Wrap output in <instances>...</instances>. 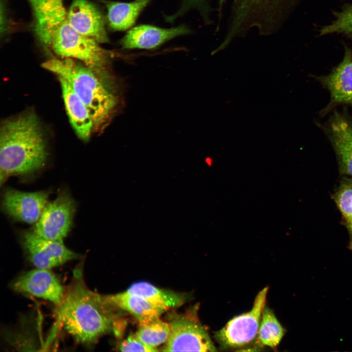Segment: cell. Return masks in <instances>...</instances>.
<instances>
[{"mask_svg": "<svg viewBox=\"0 0 352 352\" xmlns=\"http://www.w3.org/2000/svg\"><path fill=\"white\" fill-rule=\"evenodd\" d=\"M48 156L38 119L28 112L4 121L0 131V180L42 169Z\"/></svg>", "mask_w": 352, "mask_h": 352, "instance_id": "cell-1", "label": "cell"}, {"mask_svg": "<svg viewBox=\"0 0 352 352\" xmlns=\"http://www.w3.org/2000/svg\"><path fill=\"white\" fill-rule=\"evenodd\" d=\"M111 308L104 296L88 288L78 272L58 307V315L65 330L75 340L89 345L112 328Z\"/></svg>", "mask_w": 352, "mask_h": 352, "instance_id": "cell-2", "label": "cell"}, {"mask_svg": "<svg viewBox=\"0 0 352 352\" xmlns=\"http://www.w3.org/2000/svg\"><path fill=\"white\" fill-rule=\"evenodd\" d=\"M42 66L69 84L87 107L94 128L103 125L113 113L118 97L108 71H97L70 58H51Z\"/></svg>", "mask_w": 352, "mask_h": 352, "instance_id": "cell-3", "label": "cell"}, {"mask_svg": "<svg viewBox=\"0 0 352 352\" xmlns=\"http://www.w3.org/2000/svg\"><path fill=\"white\" fill-rule=\"evenodd\" d=\"M48 47L62 58H70L98 72L108 71L110 52L99 43L77 32L67 19L56 29Z\"/></svg>", "mask_w": 352, "mask_h": 352, "instance_id": "cell-4", "label": "cell"}, {"mask_svg": "<svg viewBox=\"0 0 352 352\" xmlns=\"http://www.w3.org/2000/svg\"><path fill=\"white\" fill-rule=\"evenodd\" d=\"M170 333L162 352L217 351L210 337L199 321L196 311L176 314L169 322Z\"/></svg>", "mask_w": 352, "mask_h": 352, "instance_id": "cell-5", "label": "cell"}, {"mask_svg": "<svg viewBox=\"0 0 352 352\" xmlns=\"http://www.w3.org/2000/svg\"><path fill=\"white\" fill-rule=\"evenodd\" d=\"M268 290V287H265L258 293L250 311L234 317L215 332V338L222 349L241 348L255 339Z\"/></svg>", "mask_w": 352, "mask_h": 352, "instance_id": "cell-6", "label": "cell"}, {"mask_svg": "<svg viewBox=\"0 0 352 352\" xmlns=\"http://www.w3.org/2000/svg\"><path fill=\"white\" fill-rule=\"evenodd\" d=\"M75 211L76 204L70 195L60 192L48 202L32 231L44 239L63 240L70 231Z\"/></svg>", "mask_w": 352, "mask_h": 352, "instance_id": "cell-7", "label": "cell"}, {"mask_svg": "<svg viewBox=\"0 0 352 352\" xmlns=\"http://www.w3.org/2000/svg\"><path fill=\"white\" fill-rule=\"evenodd\" d=\"M22 242L29 260L36 268L49 269L78 257V254L66 246L63 240L44 239L32 230L23 233Z\"/></svg>", "mask_w": 352, "mask_h": 352, "instance_id": "cell-8", "label": "cell"}, {"mask_svg": "<svg viewBox=\"0 0 352 352\" xmlns=\"http://www.w3.org/2000/svg\"><path fill=\"white\" fill-rule=\"evenodd\" d=\"M49 192H25L7 189L3 194L4 210L15 220L28 224L36 223L48 202Z\"/></svg>", "mask_w": 352, "mask_h": 352, "instance_id": "cell-9", "label": "cell"}, {"mask_svg": "<svg viewBox=\"0 0 352 352\" xmlns=\"http://www.w3.org/2000/svg\"><path fill=\"white\" fill-rule=\"evenodd\" d=\"M16 291L49 301L59 307L65 292L58 278L49 269L37 268L18 278L12 284Z\"/></svg>", "mask_w": 352, "mask_h": 352, "instance_id": "cell-10", "label": "cell"}, {"mask_svg": "<svg viewBox=\"0 0 352 352\" xmlns=\"http://www.w3.org/2000/svg\"><path fill=\"white\" fill-rule=\"evenodd\" d=\"M66 19L70 25L82 35L99 44L109 42L103 16L88 0H72Z\"/></svg>", "mask_w": 352, "mask_h": 352, "instance_id": "cell-11", "label": "cell"}, {"mask_svg": "<svg viewBox=\"0 0 352 352\" xmlns=\"http://www.w3.org/2000/svg\"><path fill=\"white\" fill-rule=\"evenodd\" d=\"M191 32L189 27L184 24L170 28L139 25L130 29L122 38L120 44L125 49H151Z\"/></svg>", "mask_w": 352, "mask_h": 352, "instance_id": "cell-12", "label": "cell"}, {"mask_svg": "<svg viewBox=\"0 0 352 352\" xmlns=\"http://www.w3.org/2000/svg\"><path fill=\"white\" fill-rule=\"evenodd\" d=\"M59 78L65 106L70 124L77 136L82 140L88 141L94 129L90 113L69 84L63 78Z\"/></svg>", "mask_w": 352, "mask_h": 352, "instance_id": "cell-13", "label": "cell"}, {"mask_svg": "<svg viewBox=\"0 0 352 352\" xmlns=\"http://www.w3.org/2000/svg\"><path fill=\"white\" fill-rule=\"evenodd\" d=\"M333 102L352 104V50L344 45L342 61L324 78Z\"/></svg>", "mask_w": 352, "mask_h": 352, "instance_id": "cell-14", "label": "cell"}, {"mask_svg": "<svg viewBox=\"0 0 352 352\" xmlns=\"http://www.w3.org/2000/svg\"><path fill=\"white\" fill-rule=\"evenodd\" d=\"M151 0H134L120 2L102 0L105 5L108 25L113 31H124L131 28Z\"/></svg>", "mask_w": 352, "mask_h": 352, "instance_id": "cell-15", "label": "cell"}, {"mask_svg": "<svg viewBox=\"0 0 352 352\" xmlns=\"http://www.w3.org/2000/svg\"><path fill=\"white\" fill-rule=\"evenodd\" d=\"M104 298L111 307L129 312L139 322L158 318L164 312L153 306L142 297L127 290L116 294L104 296Z\"/></svg>", "mask_w": 352, "mask_h": 352, "instance_id": "cell-16", "label": "cell"}, {"mask_svg": "<svg viewBox=\"0 0 352 352\" xmlns=\"http://www.w3.org/2000/svg\"><path fill=\"white\" fill-rule=\"evenodd\" d=\"M127 291L142 297L153 306L164 311L182 305L187 298L184 294L159 288L145 282L133 284Z\"/></svg>", "mask_w": 352, "mask_h": 352, "instance_id": "cell-17", "label": "cell"}, {"mask_svg": "<svg viewBox=\"0 0 352 352\" xmlns=\"http://www.w3.org/2000/svg\"><path fill=\"white\" fill-rule=\"evenodd\" d=\"M330 129L333 145L344 172L352 176V124L336 115Z\"/></svg>", "mask_w": 352, "mask_h": 352, "instance_id": "cell-18", "label": "cell"}, {"mask_svg": "<svg viewBox=\"0 0 352 352\" xmlns=\"http://www.w3.org/2000/svg\"><path fill=\"white\" fill-rule=\"evenodd\" d=\"M286 333V330L276 317L272 310L264 308L258 333L260 344L271 348L276 347Z\"/></svg>", "mask_w": 352, "mask_h": 352, "instance_id": "cell-19", "label": "cell"}, {"mask_svg": "<svg viewBox=\"0 0 352 352\" xmlns=\"http://www.w3.org/2000/svg\"><path fill=\"white\" fill-rule=\"evenodd\" d=\"M139 323L135 334L147 345L157 348L168 340L170 333L169 323L162 321L158 317Z\"/></svg>", "mask_w": 352, "mask_h": 352, "instance_id": "cell-20", "label": "cell"}, {"mask_svg": "<svg viewBox=\"0 0 352 352\" xmlns=\"http://www.w3.org/2000/svg\"><path fill=\"white\" fill-rule=\"evenodd\" d=\"M335 20L319 30V35L339 33L352 40V4H345L340 11L333 13Z\"/></svg>", "mask_w": 352, "mask_h": 352, "instance_id": "cell-21", "label": "cell"}, {"mask_svg": "<svg viewBox=\"0 0 352 352\" xmlns=\"http://www.w3.org/2000/svg\"><path fill=\"white\" fill-rule=\"evenodd\" d=\"M336 202L346 220L352 217V186H346L340 190Z\"/></svg>", "mask_w": 352, "mask_h": 352, "instance_id": "cell-22", "label": "cell"}, {"mask_svg": "<svg viewBox=\"0 0 352 352\" xmlns=\"http://www.w3.org/2000/svg\"><path fill=\"white\" fill-rule=\"evenodd\" d=\"M122 352H156L157 348L147 345L142 342L135 334L128 336L123 341L119 346Z\"/></svg>", "mask_w": 352, "mask_h": 352, "instance_id": "cell-23", "label": "cell"}, {"mask_svg": "<svg viewBox=\"0 0 352 352\" xmlns=\"http://www.w3.org/2000/svg\"><path fill=\"white\" fill-rule=\"evenodd\" d=\"M226 0H218L217 10L218 12L219 22H220L221 20L222 11L223 10V8L226 3Z\"/></svg>", "mask_w": 352, "mask_h": 352, "instance_id": "cell-24", "label": "cell"}, {"mask_svg": "<svg viewBox=\"0 0 352 352\" xmlns=\"http://www.w3.org/2000/svg\"><path fill=\"white\" fill-rule=\"evenodd\" d=\"M252 1L260 2V3H272L281 0H251Z\"/></svg>", "mask_w": 352, "mask_h": 352, "instance_id": "cell-25", "label": "cell"}, {"mask_svg": "<svg viewBox=\"0 0 352 352\" xmlns=\"http://www.w3.org/2000/svg\"><path fill=\"white\" fill-rule=\"evenodd\" d=\"M347 222H348V225H349V228H350V230H351V234H352V218H351V219L347 220ZM350 247L352 248V241H351V243H350Z\"/></svg>", "mask_w": 352, "mask_h": 352, "instance_id": "cell-26", "label": "cell"}, {"mask_svg": "<svg viewBox=\"0 0 352 352\" xmlns=\"http://www.w3.org/2000/svg\"><path fill=\"white\" fill-rule=\"evenodd\" d=\"M206 164L209 166H211L213 165V159L210 157H207L205 160Z\"/></svg>", "mask_w": 352, "mask_h": 352, "instance_id": "cell-27", "label": "cell"}, {"mask_svg": "<svg viewBox=\"0 0 352 352\" xmlns=\"http://www.w3.org/2000/svg\"><path fill=\"white\" fill-rule=\"evenodd\" d=\"M189 0L193 1V2H200V1H202L204 0Z\"/></svg>", "mask_w": 352, "mask_h": 352, "instance_id": "cell-28", "label": "cell"}]
</instances>
